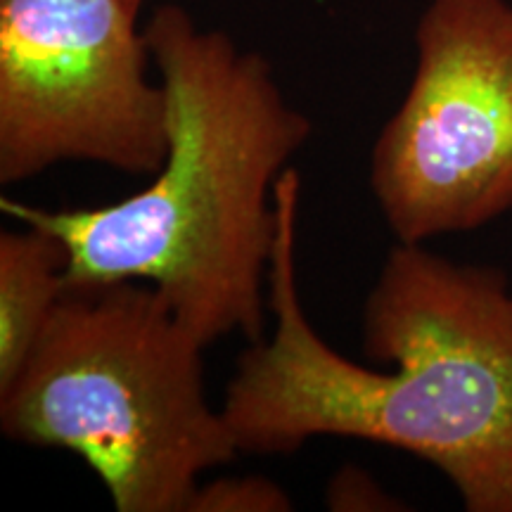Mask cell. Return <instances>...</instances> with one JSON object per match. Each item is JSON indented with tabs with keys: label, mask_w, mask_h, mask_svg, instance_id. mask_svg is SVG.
<instances>
[{
	"label": "cell",
	"mask_w": 512,
	"mask_h": 512,
	"mask_svg": "<svg viewBox=\"0 0 512 512\" xmlns=\"http://www.w3.org/2000/svg\"><path fill=\"white\" fill-rule=\"evenodd\" d=\"M302 176L275 183L271 339L249 342L223 418L240 453H292L316 437L401 448L437 467L467 512H512V290L491 266L396 242L363 309L370 370L325 344L297 280Z\"/></svg>",
	"instance_id": "6da1fadb"
},
{
	"label": "cell",
	"mask_w": 512,
	"mask_h": 512,
	"mask_svg": "<svg viewBox=\"0 0 512 512\" xmlns=\"http://www.w3.org/2000/svg\"><path fill=\"white\" fill-rule=\"evenodd\" d=\"M143 29L171 112L169 157L152 183L105 207L3 200L0 209L62 240L72 285L140 280L204 344L235 332L259 342L278 233L275 183L313 126L264 57L200 29L178 5L157 8Z\"/></svg>",
	"instance_id": "7a4b0ae2"
},
{
	"label": "cell",
	"mask_w": 512,
	"mask_h": 512,
	"mask_svg": "<svg viewBox=\"0 0 512 512\" xmlns=\"http://www.w3.org/2000/svg\"><path fill=\"white\" fill-rule=\"evenodd\" d=\"M204 347L152 285L69 283L0 392V430L76 453L114 510L190 512L204 472L240 453L207 399Z\"/></svg>",
	"instance_id": "3957f363"
},
{
	"label": "cell",
	"mask_w": 512,
	"mask_h": 512,
	"mask_svg": "<svg viewBox=\"0 0 512 512\" xmlns=\"http://www.w3.org/2000/svg\"><path fill=\"white\" fill-rule=\"evenodd\" d=\"M408 93L370 152L396 242L425 245L512 209V3L432 0Z\"/></svg>",
	"instance_id": "277c9868"
},
{
	"label": "cell",
	"mask_w": 512,
	"mask_h": 512,
	"mask_svg": "<svg viewBox=\"0 0 512 512\" xmlns=\"http://www.w3.org/2000/svg\"><path fill=\"white\" fill-rule=\"evenodd\" d=\"M140 0H0V185L62 162L155 176L171 112Z\"/></svg>",
	"instance_id": "5b68a950"
},
{
	"label": "cell",
	"mask_w": 512,
	"mask_h": 512,
	"mask_svg": "<svg viewBox=\"0 0 512 512\" xmlns=\"http://www.w3.org/2000/svg\"><path fill=\"white\" fill-rule=\"evenodd\" d=\"M67 247L36 226L0 233V392L8 389L67 292Z\"/></svg>",
	"instance_id": "8992f818"
},
{
	"label": "cell",
	"mask_w": 512,
	"mask_h": 512,
	"mask_svg": "<svg viewBox=\"0 0 512 512\" xmlns=\"http://www.w3.org/2000/svg\"><path fill=\"white\" fill-rule=\"evenodd\" d=\"M290 496L266 477H223L197 486L190 512H290Z\"/></svg>",
	"instance_id": "52a82bcc"
},
{
	"label": "cell",
	"mask_w": 512,
	"mask_h": 512,
	"mask_svg": "<svg viewBox=\"0 0 512 512\" xmlns=\"http://www.w3.org/2000/svg\"><path fill=\"white\" fill-rule=\"evenodd\" d=\"M330 510H403L406 505H399L368 475L366 470L356 465H347L330 479L328 496H325Z\"/></svg>",
	"instance_id": "ba28073f"
},
{
	"label": "cell",
	"mask_w": 512,
	"mask_h": 512,
	"mask_svg": "<svg viewBox=\"0 0 512 512\" xmlns=\"http://www.w3.org/2000/svg\"><path fill=\"white\" fill-rule=\"evenodd\" d=\"M140 3H145V0H140Z\"/></svg>",
	"instance_id": "9c48e42d"
}]
</instances>
